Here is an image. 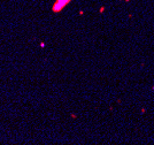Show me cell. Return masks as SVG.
Here are the masks:
<instances>
[{
  "instance_id": "6da1fadb",
  "label": "cell",
  "mask_w": 154,
  "mask_h": 145,
  "mask_svg": "<svg viewBox=\"0 0 154 145\" xmlns=\"http://www.w3.org/2000/svg\"><path fill=\"white\" fill-rule=\"evenodd\" d=\"M70 2V0H56V2L53 6V11L54 12H60L61 9H63Z\"/></svg>"
}]
</instances>
